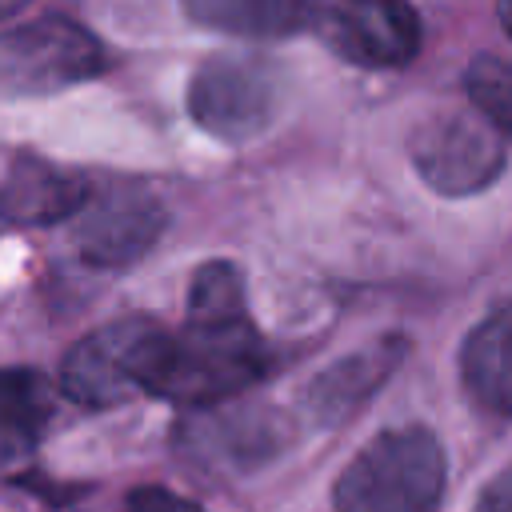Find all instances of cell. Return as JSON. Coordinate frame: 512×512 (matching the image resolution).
<instances>
[{
  "label": "cell",
  "instance_id": "cell-1",
  "mask_svg": "<svg viewBox=\"0 0 512 512\" xmlns=\"http://www.w3.org/2000/svg\"><path fill=\"white\" fill-rule=\"evenodd\" d=\"M268 364L272 352L244 308V280L236 264L212 260L192 276L184 328L160 332L144 392L200 408L240 396L268 372Z\"/></svg>",
  "mask_w": 512,
  "mask_h": 512
},
{
  "label": "cell",
  "instance_id": "cell-2",
  "mask_svg": "<svg viewBox=\"0 0 512 512\" xmlns=\"http://www.w3.org/2000/svg\"><path fill=\"white\" fill-rule=\"evenodd\" d=\"M444 448L428 428H392L368 440L332 488L336 512H436Z\"/></svg>",
  "mask_w": 512,
  "mask_h": 512
},
{
  "label": "cell",
  "instance_id": "cell-3",
  "mask_svg": "<svg viewBox=\"0 0 512 512\" xmlns=\"http://www.w3.org/2000/svg\"><path fill=\"white\" fill-rule=\"evenodd\" d=\"M100 40L68 16H40L0 32V96H52L100 76Z\"/></svg>",
  "mask_w": 512,
  "mask_h": 512
},
{
  "label": "cell",
  "instance_id": "cell-4",
  "mask_svg": "<svg viewBox=\"0 0 512 512\" xmlns=\"http://www.w3.org/2000/svg\"><path fill=\"white\" fill-rule=\"evenodd\" d=\"M420 180L440 196H472L504 172V140L484 112H432L408 136Z\"/></svg>",
  "mask_w": 512,
  "mask_h": 512
},
{
  "label": "cell",
  "instance_id": "cell-5",
  "mask_svg": "<svg viewBox=\"0 0 512 512\" xmlns=\"http://www.w3.org/2000/svg\"><path fill=\"white\" fill-rule=\"evenodd\" d=\"M160 332L164 328L148 316H128L96 328L64 356L60 368L64 392L84 408H112L140 396Z\"/></svg>",
  "mask_w": 512,
  "mask_h": 512
},
{
  "label": "cell",
  "instance_id": "cell-6",
  "mask_svg": "<svg viewBox=\"0 0 512 512\" xmlns=\"http://www.w3.org/2000/svg\"><path fill=\"white\" fill-rule=\"evenodd\" d=\"M304 24L360 68H400L420 52V20L408 0H308Z\"/></svg>",
  "mask_w": 512,
  "mask_h": 512
},
{
  "label": "cell",
  "instance_id": "cell-7",
  "mask_svg": "<svg viewBox=\"0 0 512 512\" xmlns=\"http://www.w3.org/2000/svg\"><path fill=\"white\" fill-rule=\"evenodd\" d=\"M164 220L168 216L152 192L140 188L88 192V200L68 216V240L84 264L124 268L160 240Z\"/></svg>",
  "mask_w": 512,
  "mask_h": 512
},
{
  "label": "cell",
  "instance_id": "cell-8",
  "mask_svg": "<svg viewBox=\"0 0 512 512\" xmlns=\"http://www.w3.org/2000/svg\"><path fill=\"white\" fill-rule=\"evenodd\" d=\"M180 448L204 464V468H224V472H248L276 456L288 440V424L276 408L264 404H200L192 420L180 424L176 432Z\"/></svg>",
  "mask_w": 512,
  "mask_h": 512
},
{
  "label": "cell",
  "instance_id": "cell-9",
  "mask_svg": "<svg viewBox=\"0 0 512 512\" xmlns=\"http://www.w3.org/2000/svg\"><path fill=\"white\" fill-rule=\"evenodd\" d=\"M188 112L216 140H252L272 116V80L252 60H208L188 84Z\"/></svg>",
  "mask_w": 512,
  "mask_h": 512
},
{
  "label": "cell",
  "instance_id": "cell-10",
  "mask_svg": "<svg viewBox=\"0 0 512 512\" xmlns=\"http://www.w3.org/2000/svg\"><path fill=\"white\" fill-rule=\"evenodd\" d=\"M92 184L44 160H16L0 180V220L8 224H60L84 200Z\"/></svg>",
  "mask_w": 512,
  "mask_h": 512
},
{
  "label": "cell",
  "instance_id": "cell-11",
  "mask_svg": "<svg viewBox=\"0 0 512 512\" xmlns=\"http://www.w3.org/2000/svg\"><path fill=\"white\" fill-rule=\"evenodd\" d=\"M400 360H404V340L400 336H384V340H376L368 348H356L352 356L336 360L308 388L312 416H320L324 424L348 420L368 396H376V388L396 372Z\"/></svg>",
  "mask_w": 512,
  "mask_h": 512
},
{
  "label": "cell",
  "instance_id": "cell-12",
  "mask_svg": "<svg viewBox=\"0 0 512 512\" xmlns=\"http://www.w3.org/2000/svg\"><path fill=\"white\" fill-rule=\"evenodd\" d=\"M460 380L484 412L512 420V304L492 308L468 332L460 348Z\"/></svg>",
  "mask_w": 512,
  "mask_h": 512
},
{
  "label": "cell",
  "instance_id": "cell-13",
  "mask_svg": "<svg viewBox=\"0 0 512 512\" xmlns=\"http://www.w3.org/2000/svg\"><path fill=\"white\" fill-rule=\"evenodd\" d=\"M52 420V388L32 368H0V468L24 460Z\"/></svg>",
  "mask_w": 512,
  "mask_h": 512
},
{
  "label": "cell",
  "instance_id": "cell-14",
  "mask_svg": "<svg viewBox=\"0 0 512 512\" xmlns=\"http://www.w3.org/2000/svg\"><path fill=\"white\" fill-rule=\"evenodd\" d=\"M308 0H184L188 16L228 36H284L304 24Z\"/></svg>",
  "mask_w": 512,
  "mask_h": 512
},
{
  "label": "cell",
  "instance_id": "cell-15",
  "mask_svg": "<svg viewBox=\"0 0 512 512\" xmlns=\"http://www.w3.org/2000/svg\"><path fill=\"white\" fill-rule=\"evenodd\" d=\"M464 88L476 112H484L500 136H512V64L500 56H476L464 76Z\"/></svg>",
  "mask_w": 512,
  "mask_h": 512
},
{
  "label": "cell",
  "instance_id": "cell-16",
  "mask_svg": "<svg viewBox=\"0 0 512 512\" xmlns=\"http://www.w3.org/2000/svg\"><path fill=\"white\" fill-rule=\"evenodd\" d=\"M128 512H200V508L168 488H136L128 496Z\"/></svg>",
  "mask_w": 512,
  "mask_h": 512
},
{
  "label": "cell",
  "instance_id": "cell-17",
  "mask_svg": "<svg viewBox=\"0 0 512 512\" xmlns=\"http://www.w3.org/2000/svg\"><path fill=\"white\" fill-rule=\"evenodd\" d=\"M476 512H512V464L488 480V488L476 500Z\"/></svg>",
  "mask_w": 512,
  "mask_h": 512
},
{
  "label": "cell",
  "instance_id": "cell-18",
  "mask_svg": "<svg viewBox=\"0 0 512 512\" xmlns=\"http://www.w3.org/2000/svg\"><path fill=\"white\" fill-rule=\"evenodd\" d=\"M496 12H500V24H504V32L512 36V0H496Z\"/></svg>",
  "mask_w": 512,
  "mask_h": 512
},
{
  "label": "cell",
  "instance_id": "cell-19",
  "mask_svg": "<svg viewBox=\"0 0 512 512\" xmlns=\"http://www.w3.org/2000/svg\"><path fill=\"white\" fill-rule=\"evenodd\" d=\"M24 4H28V0H0V20H4V16H16Z\"/></svg>",
  "mask_w": 512,
  "mask_h": 512
}]
</instances>
